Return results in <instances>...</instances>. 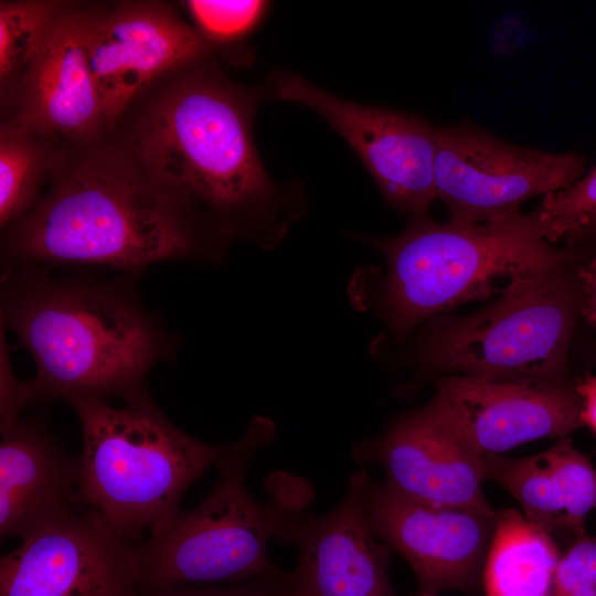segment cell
I'll list each match as a JSON object with an SVG mask.
<instances>
[{"label": "cell", "mask_w": 596, "mask_h": 596, "mask_svg": "<svg viewBox=\"0 0 596 596\" xmlns=\"http://www.w3.org/2000/svg\"><path fill=\"white\" fill-rule=\"evenodd\" d=\"M143 273L57 277L49 268L2 270L0 320L33 358L30 404L64 398L124 402L147 391L146 377L174 359L178 338L138 289Z\"/></svg>", "instance_id": "cell-3"}, {"label": "cell", "mask_w": 596, "mask_h": 596, "mask_svg": "<svg viewBox=\"0 0 596 596\" xmlns=\"http://www.w3.org/2000/svg\"><path fill=\"white\" fill-rule=\"evenodd\" d=\"M135 545L83 504L1 557L0 596H137Z\"/></svg>", "instance_id": "cell-11"}, {"label": "cell", "mask_w": 596, "mask_h": 596, "mask_svg": "<svg viewBox=\"0 0 596 596\" xmlns=\"http://www.w3.org/2000/svg\"><path fill=\"white\" fill-rule=\"evenodd\" d=\"M567 268L518 276L479 311L427 329L426 373L562 380L581 291Z\"/></svg>", "instance_id": "cell-7"}, {"label": "cell", "mask_w": 596, "mask_h": 596, "mask_svg": "<svg viewBox=\"0 0 596 596\" xmlns=\"http://www.w3.org/2000/svg\"><path fill=\"white\" fill-rule=\"evenodd\" d=\"M370 478L366 467L356 469L334 508L309 511L295 526L298 560L286 579L296 596H397L389 576L392 550L377 542L366 512Z\"/></svg>", "instance_id": "cell-15"}, {"label": "cell", "mask_w": 596, "mask_h": 596, "mask_svg": "<svg viewBox=\"0 0 596 596\" xmlns=\"http://www.w3.org/2000/svg\"><path fill=\"white\" fill-rule=\"evenodd\" d=\"M535 212L552 244L587 232L596 222V163L565 190L545 195Z\"/></svg>", "instance_id": "cell-22"}, {"label": "cell", "mask_w": 596, "mask_h": 596, "mask_svg": "<svg viewBox=\"0 0 596 596\" xmlns=\"http://www.w3.org/2000/svg\"><path fill=\"white\" fill-rule=\"evenodd\" d=\"M574 387L582 404V424L596 434V376L584 375Z\"/></svg>", "instance_id": "cell-28"}, {"label": "cell", "mask_w": 596, "mask_h": 596, "mask_svg": "<svg viewBox=\"0 0 596 596\" xmlns=\"http://www.w3.org/2000/svg\"><path fill=\"white\" fill-rule=\"evenodd\" d=\"M593 232L596 236V222L589 227V230L587 232Z\"/></svg>", "instance_id": "cell-29"}, {"label": "cell", "mask_w": 596, "mask_h": 596, "mask_svg": "<svg viewBox=\"0 0 596 596\" xmlns=\"http://www.w3.org/2000/svg\"><path fill=\"white\" fill-rule=\"evenodd\" d=\"M257 450L220 460L217 480L193 509L179 514L160 532L136 542L138 592L172 585H210L277 576L268 544L290 546L295 526L309 512L311 483L297 475L267 476V500L255 498L246 472Z\"/></svg>", "instance_id": "cell-6"}, {"label": "cell", "mask_w": 596, "mask_h": 596, "mask_svg": "<svg viewBox=\"0 0 596 596\" xmlns=\"http://www.w3.org/2000/svg\"><path fill=\"white\" fill-rule=\"evenodd\" d=\"M68 0L0 1V107L17 92Z\"/></svg>", "instance_id": "cell-21"}, {"label": "cell", "mask_w": 596, "mask_h": 596, "mask_svg": "<svg viewBox=\"0 0 596 596\" xmlns=\"http://www.w3.org/2000/svg\"><path fill=\"white\" fill-rule=\"evenodd\" d=\"M365 507L374 534L406 561L419 593L478 590L497 512L432 504L371 478Z\"/></svg>", "instance_id": "cell-12"}, {"label": "cell", "mask_w": 596, "mask_h": 596, "mask_svg": "<svg viewBox=\"0 0 596 596\" xmlns=\"http://www.w3.org/2000/svg\"><path fill=\"white\" fill-rule=\"evenodd\" d=\"M575 277L581 291V316L596 327V255L576 268Z\"/></svg>", "instance_id": "cell-27"}, {"label": "cell", "mask_w": 596, "mask_h": 596, "mask_svg": "<svg viewBox=\"0 0 596 596\" xmlns=\"http://www.w3.org/2000/svg\"><path fill=\"white\" fill-rule=\"evenodd\" d=\"M79 456H70L46 415L17 424L0 444V538L21 540L82 505Z\"/></svg>", "instance_id": "cell-17"}, {"label": "cell", "mask_w": 596, "mask_h": 596, "mask_svg": "<svg viewBox=\"0 0 596 596\" xmlns=\"http://www.w3.org/2000/svg\"><path fill=\"white\" fill-rule=\"evenodd\" d=\"M265 91L272 99L304 105L322 117L356 153L390 206L427 214L437 199L436 127L429 121L341 98L289 72L274 74Z\"/></svg>", "instance_id": "cell-10"}, {"label": "cell", "mask_w": 596, "mask_h": 596, "mask_svg": "<svg viewBox=\"0 0 596 596\" xmlns=\"http://www.w3.org/2000/svg\"><path fill=\"white\" fill-rule=\"evenodd\" d=\"M210 54L136 97L108 134L151 174L206 212L234 240L270 249L299 216L254 140L265 87L230 78Z\"/></svg>", "instance_id": "cell-2"}, {"label": "cell", "mask_w": 596, "mask_h": 596, "mask_svg": "<svg viewBox=\"0 0 596 596\" xmlns=\"http://www.w3.org/2000/svg\"><path fill=\"white\" fill-rule=\"evenodd\" d=\"M193 25L211 43L225 47L244 38L262 21L268 3L265 1H211L183 2Z\"/></svg>", "instance_id": "cell-23"}, {"label": "cell", "mask_w": 596, "mask_h": 596, "mask_svg": "<svg viewBox=\"0 0 596 596\" xmlns=\"http://www.w3.org/2000/svg\"><path fill=\"white\" fill-rule=\"evenodd\" d=\"M352 459L380 466L402 493L437 505L496 513L485 497L482 455L464 443L426 403L379 436L352 444Z\"/></svg>", "instance_id": "cell-14"}, {"label": "cell", "mask_w": 596, "mask_h": 596, "mask_svg": "<svg viewBox=\"0 0 596 596\" xmlns=\"http://www.w3.org/2000/svg\"><path fill=\"white\" fill-rule=\"evenodd\" d=\"M435 384L428 404L480 455L560 439L583 426L579 396L563 380L446 374Z\"/></svg>", "instance_id": "cell-13"}, {"label": "cell", "mask_w": 596, "mask_h": 596, "mask_svg": "<svg viewBox=\"0 0 596 596\" xmlns=\"http://www.w3.org/2000/svg\"><path fill=\"white\" fill-rule=\"evenodd\" d=\"M82 430L81 503L98 511L131 542L153 535L181 511L187 490L212 465L244 450H258L276 436L275 423L255 416L236 440L196 439L159 409L148 391L116 407L106 400L73 398Z\"/></svg>", "instance_id": "cell-5"}, {"label": "cell", "mask_w": 596, "mask_h": 596, "mask_svg": "<svg viewBox=\"0 0 596 596\" xmlns=\"http://www.w3.org/2000/svg\"><path fill=\"white\" fill-rule=\"evenodd\" d=\"M78 1L68 0L1 120L17 124L60 146L91 142L106 134L97 84L81 35Z\"/></svg>", "instance_id": "cell-16"}, {"label": "cell", "mask_w": 596, "mask_h": 596, "mask_svg": "<svg viewBox=\"0 0 596 596\" xmlns=\"http://www.w3.org/2000/svg\"><path fill=\"white\" fill-rule=\"evenodd\" d=\"M1 265L102 267L220 265L232 240L206 212L151 174L108 134L61 146L39 203L1 230Z\"/></svg>", "instance_id": "cell-1"}, {"label": "cell", "mask_w": 596, "mask_h": 596, "mask_svg": "<svg viewBox=\"0 0 596 596\" xmlns=\"http://www.w3.org/2000/svg\"><path fill=\"white\" fill-rule=\"evenodd\" d=\"M4 332L1 330L0 363V430L1 436L20 419L21 411L30 405L25 381H20L9 363Z\"/></svg>", "instance_id": "cell-26"}, {"label": "cell", "mask_w": 596, "mask_h": 596, "mask_svg": "<svg viewBox=\"0 0 596 596\" xmlns=\"http://www.w3.org/2000/svg\"><path fill=\"white\" fill-rule=\"evenodd\" d=\"M417 596H439V595L424 594V593L418 592Z\"/></svg>", "instance_id": "cell-30"}, {"label": "cell", "mask_w": 596, "mask_h": 596, "mask_svg": "<svg viewBox=\"0 0 596 596\" xmlns=\"http://www.w3.org/2000/svg\"><path fill=\"white\" fill-rule=\"evenodd\" d=\"M596 589V534L574 541L558 561L552 596Z\"/></svg>", "instance_id": "cell-24"}, {"label": "cell", "mask_w": 596, "mask_h": 596, "mask_svg": "<svg viewBox=\"0 0 596 596\" xmlns=\"http://www.w3.org/2000/svg\"><path fill=\"white\" fill-rule=\"evenodd\" d=\"M561 553L555 540L517 509L496 514L486 557V596H552Z\"/></svg>", "instance_id": "cell-19"}, {"label": "cell", "mask_w": 596, "mask_h": 596, "mask_svg": "<svg viewBox=\"0 0 596 596\" xmlns=\"http://www.w3.org/2000/svg\"><path fill=\"white\" fill-rule=\"evenodd\" d=\"M61 146L9 121H0V227L29 213L41 200Z\"/></svg>", "instance_id": "cell-20"}, {"label": "cell", "mask_w": 596, "mask_h": 596, "mask_svg": "<svg viewBox=\"0 0 596 596\" xmlns=\"http://www.w3.org/2000/svg\"><path fill=\"white\" fill-rule=\"evenodd\" d=\"M137 596H296L286 573L210 585H172L138 592Z\"/></svg>", "instance_id": "cell-25"}, {"label": "cell", "mask_w": 596, "mask_h": 596, "mask_svg": "<svg viewBox=\"0 0 596 596\" xmlns=\"http://www.w3.org/2000/svg\"><path fill=\"white\" fill-rule=\"evenodd\" d=\"M355 237L382 252L386 272L356 270L349 285L352 305L374 308L403 338L439 312L489 296L500 278L567 268L574 258L544 237L535 210L490 223L412 215L397 235Z\"/></svg>", "instance_id": "cell-4"}, {"label": "cell", "mask_w": 596, "mask_h": 596, "mask_svg": "<svg viewBox=\"0 0 596 596\" xmlns=\"http://www.w3.org/2000/svg\"><path fill=\"white\" fill-rule=\"evenodd\" d=\"M482 466L485 479L507 490L553 539L562 531L575 540L586 534V517L596 509V469L570 436L524 458L482 455Z\"/></svg>", "instance_id": "cell-18"}, {"label": "cell", "mask_w": 596, "mask_h": 596, "mask_svg": "<svg viewBox=\"0 0 596 596\" xmlns=\"http://www.w3.org/2000/svg\"><path fill=\"white\" fill-rule=\"evenodd\" d=\"M77 13L106 132L157 79L225 50L206 40L167 1H78Z\"/></svg>", "instance_id": "cell-8"}, {"label": "cell", "mask_w": 596, "mask_h": 596, "mask_svg": "<svg viewBox=\"0 0 596 596\" xmlns=\"http://www.w3.org/2000/svg\"><path fill=\"white\" fill-rule=\"evenodd\" d=\"M584 171V159L574 152L513 145L470 121L436 127V195L457 222L519 215L526 200L565 190Z\"/></svg>", "instance_id": "cell-9"}]
</instances>
